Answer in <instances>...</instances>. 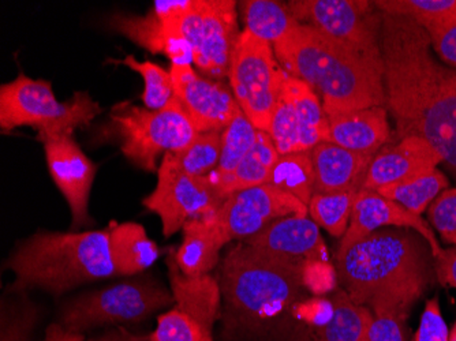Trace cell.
Masks as SVG:
<instances>
[{
	"mask_svg": "<svg viewBox=\"0 0 456 341\" xmlns=\"http://www.w3.org/2000/svg\"><path fill=\"white\" fill-rule=\"evenodd\" d=\"M173 155L186 173L208 176L219 164L222 132L200 133L191 145L182 149L181 152H173Z\"/></svg>",
	"mask_w": 456,
	"mask_h": 341,
	"instance_id": "cell-35",
	"label": "cell"
},
{
	"mask_svg": "<svg viewBox=\"0 0 456 341\" xmlns=\"http://www.w3.org/2000/svg\"><path fill=\"white\" fill-rule=\"evenodd\" d=\"M391 138L386 107L328 117V141L354 152H380Z\"/></svg>",
	"mask_w": 456,
	"mask_h": 341,
	"instance_id": "cell-22",
	"label": "cell"
},
{
	"mask_svg": "<svg viewBox=\"0 0 456 341\" xmlns=\"http://www.w3.org/2000/svg\"><path fill=\"white\" fill-rule=\"evenodd\" d=\"M29 329V320H17L9 325L2 336V341H27V332Z\"/></svg>",
	"mask_w": 456,
	"mask_h": 341,
	"instance_id": "cell-44",
	"label": "cell"
},
{
	"mask_svg": "<svg viewBox=\"0 0 456 341\" xmlns=\"http://www.w3.org/2000/svg\"><path fill=\"white\" fill-rule=\"evenodd\" d=\"M7 268L14 291L41 288L61 295L82 284L118 276L110 228L86 232H40L18 245Z\"/></svg>",
	"mask_w": 456,
	"mask_h": 341,
	"instance_id": "cell-4",
	"label": "cell"
},
{
	"mask_svg": "<svg viewBox=\"0 0 456 341\" xmlns=\"http://www.w3.org/2000/svg\"><path fill=\"white\" fill-rule=\"evenodd\" d=\"M279 155L312 150L328 141V117L319 94L286 73L268 129Z\"/></svg>",
	"mask_w": 456,
	"mask_h": 341,
	"instance_id": "cell-13",
	"label": "cell"
},
{
	"mask_svg": "<svg viewBox=\"0 0 456 341\" xmlns=\"http://www.w3.org/2000/svg\"><path fill=\"white\" fill-rule=\"evenodd\" d=\"M181 35L193 48L194 65L211 79L228 77L240 33L237 2L193 0L182 18Z\"/></svg>",
	"mask_w": 456,
	"mask_h": 341,
	"instance_id": "cell-12",
	"label": "cell"
},
{
	"mask_svg": "<svg viewBox=\"0 0 456 341\" xmlns=\"http://www.w3.org/2000/svg\"><path fill=\"white\" fill-rule=\"evenodd\" d=\"M443 158L419 137H406L386 148L371 160L361 190H379L437 168Z\"/></svg>",
	"mask_w": 456,
	"mask_h": 341,
	"instance_id": "cell-18",
	"label": "cell"
},
{
	"mask_svg": "<svg viewBox=\"0 0 456 341\" xmlns=\"http://www.w3.org/2000/svg\"><path fill=\"white\" fill-rule=\"evenodd\" d=\"M358 191L338 194H314L307 209L314 222L324 228L332 237H345L350 225L353 207Z\"/></svg>",
	"mask_w": 456,
	"mask_h": 341,
	"instance_id": "cell-32",
	"label": "cell"
},
{
	"mask_svg": "<svg viewBox=\"0 0 456 341\" xmlns=\"http://www.w3.org/2000/svg\"><path fill=\"white\" fill-rule=\"evenodd\" d=\"M287 7L299 24L309 25L383 66V12L373 2L293 0Z\"/></svg>",
	"mask_w": 456,
	"mask_h": 341,
	"instance_id": "cell-10",
	"label": "cell"
},
{
	"mask_svg": "<svg viewBox=\"0 0 456 341\" xmlns=\"http://www.w3.org/2000/svg\"><path fill=\"white\" fill-rule=\"evenodd\" d=\"M286 71L273 45L243 30L230 66V84L240 111L261 132H268Z\"/></svg>",
	"mask_w": 456,
	"mask_h": 341,
	"instance_id": "cell-9",
	"label": "cell"
},
{
	"mask_svg": "<svg viewBox=\"0 0 456 341\" xmlns=\"http://www.w3.org/2000/svg\"><path fill=\"white\" fill-rule=\"evenodd\" d=\"M383 227L412 230L427 242L433 258L439 257L443 248L437 240L436 233L428 223L416 213L410 212L398 202L386 199L375 190H360L355 199L350 225L340 242L337 254L345 253L347 248L360 242L370 233Z\"/></svg>",
	"mask_w": 456,
	"mask_h": 341,
	"instance_id": "cell-17",
	"label": "cell"
},
{
	"mask_svg": "<svg viewBox=\"0 0 456 341\" xmlns=\"http://www.w3.org/2000/svg\"><path fill=\"white\" fill-rule=\"evenodd\" d=\"M114 61L117 65L119 63V65L127 66L142 77L143 84H145L142 93L145 109L158 111V110L164 109L175 97L170 71L164 70L153 61H138L133 55L126 56L119 61Z\"/></svg>",
	"mask_w": 456,
	"mask_h": 341,
	"instance_id": "cell-34",
	"label": "cell"
},
{
	"mask_svg": "<svg viewBox=\"0 0 456 341\" xmlns=\"http://www.w3.org/2000/svg\"><path fill=\"white\" fill-rule=\"evenodd\" d=\"M435 274L443 287L456 288V245L443 248L439 257L435 258Z\"/></svg>",
	"mask_w": 456,
	"mask_h": 341,
	"instance_id": "cell-43",
	"label": "cell"
},
{
	"mask_svg": "<svg viewBox=\"0 0 456 341\" xmlns=\"http://www.w3.org/2000/svg\"><path fill=\"white\" fill-rule=\"evenodd\" d=\"M378 153L354 152L332 142H322L312 149L314 194L360 191L371 160Z\"/></svg>",
	"mask_w": 456,
	"mask_h": 341,
	"instance_id": "cell-20",
	"label": "cell"
},
{
	"mask_svg": "<svg viewBox=\"0 0 456 341\" xmlns=\"http://www.w3.org/2000/svg\"><path fill=\"white\" fill-rule=\"evenodd\" d=\"M428 217L448 245H456V187L444 190L428 210Z\"/></svg>",
	"mask_w": 456,
	"mask_h": 341,
	"instance_id": "cell-37",
	"label": "cell"
},
{
	"mask_svg": "<svg viewBox=\"0 0 456 341\" xmlns=\"http://www.w3.org/2000/svg\"><path fill=\"white\" fill-rule=\"evenodd\" d=\"M338 279L351 301L373 314L410 313L429 283L419 238L407 230H379L337 254Z\"/></svg>",
	"mask_w": 456,
	"mask_h": 341,
	"instance_id": "cell-3",
	"label": "cell"
},
{
	"mask_svg": "<svg viewBox=\"0 0 456 341\" xmlns=\"http://www.w3.org/2000/svg\"><path fill=\"white\" fill-rule=\"evenodd\" d=\"M414 341H450V330L443 318L437 297H433L425 304Z\"/></svg>",
	"mask_w": 456,
	"mask_h": 341,
	"instance_id": "cell-41",
	"label": "cell"
},
{
	"mask_svg": "<svg viewBox=\"0 0 456 341\" xmlns=\"http://www.w3.org/2000/svg\"><path fill=\"white\" fill-rule=\"evenodd\" d=\"M240 4L245 29L271 45L286 37L299 24L289 7L273 0H246Z\"/></svg>",
	"mask_w": 456,
	"mask_h": 341,
	"instance_id": "cell-28",
	"label": "cell"
},
{
	"mask_svg": "<svg viewBox=\"0 0 456 341\" xmlns=\"http://www.w3.org/2000/svg\"><path fill=\"white\" fill-rule=\"evenodd\" d=\"M381 59L396 140L422 138L456 174V70L433 58L424 28L395 15L383 14Z\"/></svg>",
	"mask_w": 456,
	"mask_h": 341,
	"instance_id": "cell-1",
	"label": "cell"
},
{
	"mask_svg": "<svg viewBox=\"0 0 456 341\" xmlns=\"http://www.w3.org/2000/svg\"><path fill=\"white\" fill-rule=\"evenodd\" d=\"M152 341H214L212 333L193 318L174 307L158 320V328L151 336Z\"/></svg>",
	"mask_w": 456,
	"mask_h": 341,
	"instance_id": "cell-36",
	"label": "cell"
},
{
	"mask_svg": "<svg viewBox=\"0 0 456 341\" xmlns=\"http://www.w3.org/2000/svg\"><path fill=\"white\" fill-rule=\"evenodd\" d=\"M338 272L327 260H305L302 268L304 288L312 294L322 296L334 291L338 286Z\"/></svg>",
	"mask_w": 456,
	"mask_h": 341,
	"instance_id": "cell-38",
	"label": "cell"
},
{
	"mask_svg": "<svg viewBox=\"0 0 456 341\" xmlns=\"http://www.w3.org/2000/svg\"><path fill=\"white\" fill-rule=\"evenodd\" d=\"M307 205L271 184L242 190L225 199L214 215L228 242L253 237L276 220L306 217Z\"/></svg>",
	"mask_w": 456,
	"mask_h": 341,
	"instance_id": "cell-14",
	"label": "cell"
},
{
	"mask_svg": "<svg viewBox=\"0 0 456 341\" xmlns=\"http://www.w3.org/2000/svg\"><path fill=\"white\" fill-rule=\"evenodd\" d=\"M450 341H456V322L453 325L452 330L450 332Z\"/></svg>",
	"mask_w": 456,
	"mask_h": 341,
	"instance_id": "cell-46",
	"label": "cell"
},
{
	"mask_svg": "<svg viewBox=\"0 0 456 341\" xmlns=\"http://www.w3.org/2000/svg\"><path fill=\"white\" fill-rule=\"evenodd\" d=\"M109 24L111 29L126 36L140 47L167 56L171 65H191L194 61L193 48L184 40L181 30L164 24L152 10L141 17L114 14Z\"/></svg>",
	"mask_w": 456,
	"mask_h": 341,
	"instance_id": "cell-21",
	"label": "cell"
},
{
	"mask_svg": "<svg viewBox=\"0 0 456 341\" xmlns=\"http://www.w3.org/2000/svg\"><path fill=\"white\" fill-rule=\"evenodd\" d=\"M246 243L258 250L283 257L330 261L319 225L307 219V216H289L276 220L248 238Z\"/></svg>",
	"mask_w": 456,
	"mask_h": 341,
	"instance_id": "cell-19",
	"label": "cell"
},
{
	"mask_svg": "<svg viewBox=\"0 0 456 341\" xmlns=\"http://www.w3.org/2000/svg\"><path fill=\"white\" fill-rule=\"evenodd\" d=\"M373 4L383 14L409 18L424 29L456 17V0H378Z\"/></svg>",
	"mask_w": 456,
	"mask_h": 341,
	"instance_id": "cell-33",
	"label": "cell"
},
{
	"mask_svg": "<svg viewBox=\"0 0 456 341\" xmlns=\"http://www.w3.org/2000/svg\"><path fill=\"white\" fill-rule=\"evenodd\" d=\"M173 302V295L152 279L126 281L74 297L61 312V325L81 333L102 325L141 322Z\"/></svg>",
	"mask_w": 456,
	"mask_h": 341,
	"instance_id": "cell-8",
	"label": "cell"
},
{
	"mask_svg": "<svg viewBox=\"0 0 456 341\" xmlns=\"http://www.w3.org/2000/svg\"><path fill=\"white\" fill-rule=\"evenodd\" d=\"M257 133L258 130L248 122L245 114L242 111L238 112L232 123L222 132V155L216 169L209 174V178L219 179L232 174L252 150L257 141Z\"/></svg>",
	"mask_w": 456,
	"mask_h": 341,
	"instance_id": "cell-31",
	"label": "cell"
},
{
	"mask_svg": "<svg viewBox=\"0 0 456 341\" xmlns=\"http://www.w3.org/2000/svg\"><path fill=\"white\" fill-rule=\"evenodd\" d=\"M273 138L266 132L258 130L257 141L252 150L238 164L237 168L227 176L219 179L209 178L223 201L242 190L253 189L268 183L276 161L279 160Z\"/></svg>",
	"mask_w": 456,
	"mask_h": 341,
	"instance_id": "cell-25",
	"label": "cell"
},
{
	"mask_svg": "<svg viewBox=\"0 0 456 341\" xmlns=\"http://www.w3.org/2000/svg\"><path fill=\"white\" fill-rule=\"evenodd\" d=\"M171 291L176 309L193 318L194 321L212 333L220 314L222 289L211 274L186 276L176 264L175 256L167 257Z\"/></svg>",
	"mask_w": 456,
	"mask_h": 341,
	"instance_id": "cell-23",
	"label": "cell"
},
{
	"mask_svg": "<svg viewBox=\"0 0 456 341\" xmlns=\"http://www.w3.org/2000/svg\"><path fill=\"white\" fill-rule=\"evenodd\" d=\"M51 178L70 207L71 230L88 225V204L97 168L70 133L41 134Z\"/></svg>",
	"mask_w": 456,
	"mask_h": 341,
	"instance_id": "cell-15",
	"label": "cell"
},
{
	"mask_svg": "<svg viewBox=\"0 0 456 341\" xmlns=\"http://www.w3.org/2000/svg\"><path fill=\"white\" fill-rule=\"evenodd\" d=\"M110 120L125 158L151 173L161 153L181 152L200 134L176 97L158 111L120 102L110 112Z\"/></svg>",
	"mask_w": 456,
	"mask_h": 341,
	"instance_id": "cell-7",
	"label": "cell"
},
{
	"mask_svg": "<svg viewBox=\"0 0 456 341\" xmlns=\"http://www.w3.org/2000/svg\"><path fill=\"white\" fill-rule=\"evenodd\" d=\"M430 45L443 61L456 68V17L425 28Z\"/></svg>",
	"mask_w": 456,
	"mask_h": 341,
	"instance_id": "cell-40",
	"label": "cell"
},
{
	"mask_svg": "<svg viewBox=\"0 0 456 341\" xmlns=\"http://www.w3.org/2000/svg\"><path fill=\"white\" fill-rule=\"evenodd\" d=\"M314 182L316 175L312 150H304L279 156L266 184H271L281 191L296 197L305 205H309L310 199L314 196Z\"/></svg>",
	"mask_w": 456,
	"mask_h": 341,
	"instance_id": "cell-29",
	"label": "cell"
},
{
	"mask_svg": "<svg viewBox=\"0 0 456 341\" xmlns=\"http://www.w3.org/2000/svg\"><path fill=\"white\" fill-rule=\"evenodd\" d=\"M112 260L118 276H134L150 268L159 258V248L137 223L110 224Z\"/></svg>",
	"mask_w": 456,
	"mask_h": 341,
	"instance_id": "cell-26",
	"label": "cell"
},
{
	"mask_svg": "<svg viewBox=\"0 0 456 341\" xmlns=\"http://www.w3.org/2000/svg\"><path fill=\"white\" fill-rule=\"evenodd\" d=\"M102 112L88 92H76L69 101H59L50 82L18 74L0 88V129L7 133L29 126L41 134L70 133L89 125Z\"/></svg>",
	"mask_w": 456,
	"mask_h": 341,
	"instance_id": "cell-6",
	"label": "cell"
},
{
	"mask_svg": "<svg viewBox=\"0 0 456 341\" xmlns=\"http://www.w3.org/2000/svg\"><path fill=\"white\" fill-rule=\"evenodd\" d=\"M273 47L281 69L322 96L327 117L386 107L383 66L354 48L304 24Z\"/></svg>",
	"mask_w": 456,
	"mask_h": 341,
	"instance_id": "cell-2",
	"label": "cell"
},
{
	"mask_svg": "<svg viewBox=\"0 0 456 341\" xmlns=\"http://www.w3.org/2000/svg\"><path fill=\"white\" fill-rule=\"evenodd\" d=\"M410 313L386 312L373 314L369 337L370 341H406V322Z\"/></svg>",
	"mask_w": 456,
	"mask_h": 341,
	"instance_id": "cell-39",
	"label": "cell"
},
{
	"mask_svg": "<svg viewBox=\"0 0 456 341\" xmlns=\"http://www.w3.org/2000/svg\"><path fill=\"white\" fill-rule=\"evenodd\" d=\"M174 92L199 133L223 132L240 111L223 82L204 78L191 65H171Z\"/></svg>",
	"mask_w": 456,
	"mask_h": 341,
	"instance_id": "cell-16",
	"label": "cell"
},
{
	"mask_svg": "<svg viewBox=\"0 0 456 341\" xmlns=\"http://www.w3.org/2000/svg\"><path fill=\"white\" fill-rule=\"evenodd\" d=\"M227 243L224 232L212 215L184 224L183 240L174 256L186 276H204L217 265L220 250Z\"/></svg>",
	"mask_w": 456,
	"mask_h": 341,
	"instance_id": "cell-24",
	"label": "cell"
},
{
	"mask_svg": "<svg viewBox=\"0 0 456 341\" xmlns=\"http://www.w3.org/2000/svg\"><path fill=\"white\" fill-rule=\"evenodd\" d=\"M448 184L450 182L444 173L439 168H433L412 178L381 187L376 191L421 216V213L447 189Z\"/></svg>",
	"mask_w": 456,
	"mask_h": 341,
	"instance_id": "cell-27",
	"label": "cell"
},
{
	"mask_svg": "<svg viewBox=\"0 0 456 341\" xmlns=\"http://www.w3.org/2000/svg\"><path fill=\"white\" fill-rule=\"evenodd\" d=\"M332 302L335 315L332 321L322 328V341H370L371 310L351 301L345 289L338 291Z\"/></svg>",
	"mask_w": 456,
	"mask_h": 341,
	"instance_id": "cell-30",
	"label": "cell"
},
{
	"mask_svg": "<svg viewBox=\"0 0 456 341\" xmlns=\"http://www.w3.org/2000/svg\"><path fill=\"white\" fill-rule=\"evenodd\" d=\"M223 202L208 176L186 173L167 152L158 169V186L142 205L160 217L164 237L170 238L191 220L215 215Z\"/></svg>",
	"mask_w": 456,
	"mask_h": 341,
	"instance_id": "cell-11",
	"label": "cell"
},
{
	"mask_svg": "<svg viewBox=\"0 0 456 341\" xmlns=\"http://www.w3.org/2000/svg\"><path fill=\"white\" fill-rule=\"evenodd\" d=\"M294 314L301 321L312 327L325 328L335 315L334 302L322 296L312 297L307 301L294 304Z\"/></svg>",
	"mask_w": 456,
	"mask_h": 341,
	"instance_id": "cell-42",
	"label": "cell"
},
{
	"mask_svg": "<svg viewBox=\"0 0 456 341\" xmlns=\"http://www.w3.org/2000/svg\"><path fill=\"white\" fill-rule=\"evenodd\" d=\"M305 260L283 257L240 243L228 251L220 268L225 304L248 324H261L294 307L304 288Z\"/></svg>",
	"mask_w": 456,
	"mask_h": 341,
	"instance_id": "cell-5",
	"label": "cell"
},
{
	"mask_svg": "<svg viewBox=\"0 0 456 341\" xmlns=\"http://www.w3.org/2000/svg\"><path fill=\"white\" fill-rule=\"evenodd\" d=\"M89 341H152L151 336H135L127 330L119 328L117 330H111V332L104 333V335L99 336V337L92 338Z\"/></svg>",
	"mask_w": 456,
	"mask_h": 341,
	"instance_id": "cell-45",
	"label": "cell"
}]
</instances>
